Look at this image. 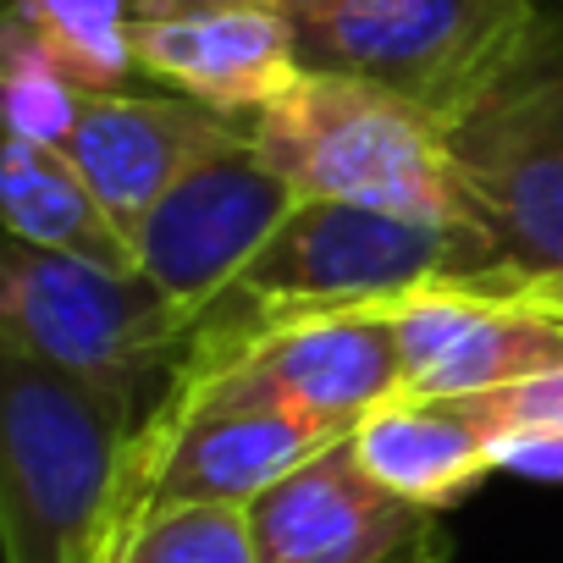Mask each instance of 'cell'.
Instances as JSON below:
<instances>
[{
	"label": "cell",
	"mask_w": 563,
	"mask_h": 563,
	"mask_svg": "<svg viewBox=\"0 0 563 563\" xmlns=\"http://www.w3.org/2000/svg\"><path fill=\"white\" fill-rule=\"evenodd\" d=\"M0 100H7V139L67 150L84 89L67 78V67L40 45V34L18 12L0 18Z\"/></svg>",
	"instance_id": "15"
},
{
	"label": "cell",
	"mask_w": 563,
	"mask_h": 563,
	"mask_svg": "<svg viewBox=\"0 0 563 563\" xmlns=\"http://www.w3.org/2000/svg\"><path fill=\"white\" fill-rule=\"evenodd\" d=\"M133 7H139V0H133Z\"/></svg>",
	"instance_id": "20"
},
{
	"label": "cell",
	"mask_w": 563,
	"mask_h": 563,
	"mask_svg": "<svg viewBox=\"0 0 563 563\" xmlns=\"http://www.w3.org/2000/svg\"><path fill=\"white\" fill-rule=\"evenodd\" d=\"M492 265L563 299V23L453 133Z\"/></svg>",
	"instance_id": "6"
},
{
	"label": "cell",
	"mask_w": 563,
	"mask_h": 563,
	"mask_svg": "<svg viewBox=\"0 0 563 563\" xmlns=\"http://www.w3.org/2000/svg\"><path fill=\"white\" fill-rule=\"evenodd\" d=\"M194 321L144 271L7 243L0 254V349H18L139 420L166 393Z\"/></svg>",
	"instance_id": "5"
},
{
	"label": "cell",
	"mask_w": 563,
	"mask_h": 563,
	"mask_svg": "<svg viewBox=\"0 0 563 563\" xmlns=\"http://www.w3.org/2000/svg\"><path fill=\"white\" fill-rule=\"evenodd\" d=\"M0 210H7V232L18 243L78 254L111 271H139L128 232L106 216L100 194L62 150L7 139V150H0Z\"/></svg>",
	"instance_id": "13"
},
{
	"label": "cell",
	"mask_w": 563,
	"mask_h": 563,
	"mask_svg": "<svg viewBox=\"0 0 563 563\" xmlns=\"http://www.w3.org/2000/svg\"><path fill=\"white\" fill-rule=\"evenodd\" d=\"M117 563H254L249 508L238 503H194L133 530Z\"/></svg>",
	"instance_id": "16"
},
{
	"label": "cell",
	"mask_w": 563,
	"mask_h": 563,
	"mask_svg": "<svg viewBox=\"0 0 563 563\" xmlns=\"http://www.w3.org/2000/svg\"><path fill=\"white\" fill-rule=\"evenodd\" d=\"M139 415L0 349V536L7 563H100Z\"/></svg>",
	"instance_id": "4"
},
{
	"label": "cell",
	"mask_w": 563,
	"mask_h": 563,
	"mask_svg": "<svg viewBox=\"0 0 563 563\" xmlns=\"http://www.w3.org/2000/svg\"><path fill=\"white\" fill-rule=\"evenodd\" d=\"M133 62L144 78L249 122L305 78L282 0H139Z\"/></svg>",
	"instance_id": "9"
},
{
	"label": "cell",
	"mask_w": 563,
	"mask_h": 563,
	"mask_svg": "<svg viewBox=\"0 0 563 563\" xmlns=\"http://www.w3.org/2000/svg\"><path fill=\"white\" fill-rule=\"evenodd\" d=\"M492 464H497V475H514V481L563 486V431H519V437H497V442H492Z\"/></svg>",
	"instance_id": "18"
},
{
	"label": "cell",
	"mask_w": 563,
	"mask_h": 563,
	"mask_svg": "<svg viewBox=\"0 0 563 563\" xmlns=\"http://www.w3.org/2000/svg\"><path fill=\"white\" fill-rule=\"evenodd\" d=\"M299 205V188L243 139L194 166L139 221L133 260L188 321H199Z\"/></svg>",
	"instance_id": "8"
},
{
	"label": "cell",
	"mask_w": 563,
	"mask_h": 563,
	"mask_svg": "<svg viewBox=\"0 0 563 563\" xmlns=\"http://www.w3.org/2000/svg\"><path fill=\"white\" fill-rule=\"evenodd\" d=\"M409 563H448V536H437L431 547H420V552H415Z\"/></svg>",
	"instance_id": "19"
},
{
	"label": "cell",
	"mask_w": 563,
	"mask_h": 563,
	"mask_svg": "<svg viewBox=\"0 0 563 563\" xmlns=\"http://www.w3.org/2000/svg\"><path fill=\"white\" fill-rule=\"evenodd\" d=\"M442 536V514L387 492L354 437L332 442L249 503L254 563H409Z\"/></svg>",
	"instance_id": "10"
},
{
	"label": "cell",
	"mask_w": 563,
	"mask_h": 563,
	"mask_svg": "<svg viewBox=\"0 0 563 563\" xmlns=\"http://www.w3.org/2000/svg\"><path fill=\"white\" fill-rule=\"evenodd\" d=\"M404 398H470L563 365V299L486 265L387 305Z\"/></svg>",
	"instance_id": "7"
},
{
	"label": "cell",
	"mask_w": 563,
	"mask_h": 563,
	"mask_svg": "<svg viewBox=\"0 0 563 563\" xmlns=\"http://www.w3.org/2000/svg\"><path fill=\"white\" fill-rule=\"evenodd\" d=\"M7 12H18L40 34V45L84 95L133 84V0H7Z\"/></svg>",
	"instance_id": "14"
},
{
	"label": "cell",
	"mask_w": 563,
	"mask_h": 563,
	"mask_svg": "<svg viewBox=\"0 0 563 563\" xmlns=\"http://www.w3.org/2000/svg\"><path fill=\"white\" fill-rule=\"evenodd\" d=\"M453 404L492 442L497 437H519V431H563V365L541 371V376H525V382H508V387H492V393L453 398Z\"/></svg>",
	"instance_id": "17"
},
{
	"label": "cell",
	"mask_w": 563,
	"mask_h": 563,
	"mask_svg": "<svg viewBox=\"0 0 563 563\" xmlns=\"http://www.w3.org/2000/svg\"><path fill=\"white\" fill-rule=\"evenodd\" d=\"M354 448L387 492L431 514H448L497 475L492 437L453 398H393L354 426Z\"/></svg>",
	"instance_id": "12"
},
{
	"label": "cell",
	"mask_w": 563,
	"mask_h": 563,
	"mask_svg": "<svg viewBox=\"0 0 563 563\" xmlns=\"http://www.w3.org/2000/svg\"><path fill=\"white\" fill-rule=\"evenodd\" d=\"M486 265L492 238L481 227L343 199H305L199 321L254 332L332 310H376Z\"/></svg>",
	"instance_id": "2"
},
{
	"label": "cell",
	"mask_w": 563,
	"mask_h": 563,
	"mask_svg": "<svg viewBox=\"0 0 563 563\" xmlns=\"http://www.w3.org/2000/svg\"><path fill=\"white\" fill-rule=\"evenodd\" d=\"M243 139H249V128L238 117H221L199 100L111 89V95H84L78 128L62 155L84 172V183L100 194L106 216L133 243L139 221L194 166H205L210 155H221Z\"/></svg>",
	"instance_id": "11"
},
{
	"label": "cell",
	"mask_w": 563,
	"mask_h": 563,
	"mask_svg": "<svg viewBox=\"0 0 563 563\" xmlns=\"http://www.w3.org/2000/svg\"><path fill=\"white\" fill-rule=\"evenodd\" d=\"M305 73L376 84L448 133L470 122L536 51L547 0H282Z\"/></svg>",
	"instance_id": "1"
},
{
	"label": "cell",
	"mask_w": 563,
	"mask_h": 563,
	"mask_svg": "<svg viewBox=\"0 0 563 563\" xmlns=\"http://www.w3.org/2000/svg\"><path fill=\"white\" fill-rule=\"evenodd\" d=\"M243 128L265 166L299 188V199H343L481 227L448 128L376 84L305 73Z\"/></svg>",
	"instance_id": "3"
}]
</instances>
